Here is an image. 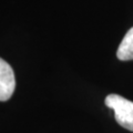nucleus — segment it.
I'll return each mask as SVG.
<instances>
[{
    "label": "nucleus",
    "instance_id": "f257e3e1",
    "mask_svg": "<svg viewBox=\"0 0 133 133\" xmlns=\"http://www.w3.org/2000/svg\"><path fill=\"white\" fill-rule=\"evenodd\" d=\"M108 108L114 111V118L120 125L133 132V102L119 94H109L104 100Z\"/></svg>",
    "mask_w": 133,
    "mask_h": 133
},
{
    "label": "nucleus",
    "instance_id": "f03ea898",
    "mask_svg": "<svg viewBox=\"0 0 133 133\" xmlns=\"http://www.w3.org/2000/svg\"><path fill=\"white\" fill-rule=\"evenodd\" d=\"M16 88L15 72L7 61L0 58V101H7Z\"/></svg>",
    "mask_w": 133,
    "mask_h": 133
},
{
    "label": "nucleus",
    "instance_id": "7ed1b4c3",
    "mask_svg": "<svg viewBox=\"0 0 133 133\" xmlns=\"http://www.w3.org/2000/svg\"><path fill=\"white\" fill-rule=\"evenodd\" d=\"M116 57L121 61H131L133 60V27L127 32L120 43Z\"/></svg>",
    "mask_w": 133,
    "mask_h": 133
}]
</instances>
